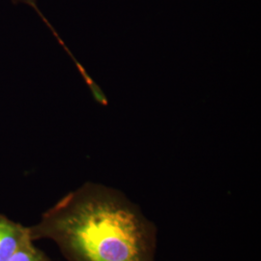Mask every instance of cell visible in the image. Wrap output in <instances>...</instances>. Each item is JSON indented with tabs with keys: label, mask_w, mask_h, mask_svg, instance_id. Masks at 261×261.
I'll use <instances>...</instances> for the list:
<instances>
[{
	"label": "cell",
	"mask_w": 261,
	"mask_h": 261,
	"mask_svg": "<svg viewBox=\"0 0 261 261\" xmlns=\"http://www.w3.org/2000/svg\"><path fill=\"white\" fill-rule=\"evenodd\" d=\"M31 238L28 226L0 213V261L9 260Z\"/></svg>",
	"instance_id": "7a4b0ae2"
},
{
	"label": "cell",
	"mask_w": 261,
	"mask_h": 261,
	"mask_svg": "<svg viewBox=\"0 0 261 261\" xmlns=\"http://www.w3.org/2000/svg\"><path fill=\"white\" fill-rule=\"evenodd\" d=\"M29 228L33 242L56 243L68 261H155L157 230L122 192L87 182Z\"/></svg>",
	"instance_id": "6da1fadb"
},
{
	"label": "cell",
	"mask_w": 261,
	"mask_h": 261,
	"mask_svg": "<svg viewBox=\"0 0 261 261\" xmlns=\"http://www.w3.org/2000/svg\"><path fill=\"white\" fill-rule=\"evenodd\" d=\"M15 2H24L28 3L29 5H33L34 6V0H14Z\"/></svg>",
	"instance_id": "277c9868"
},
{
	"label": "cell",
	"mask_w": 261,
	"mask_h": 261,
	"mask_svg": "<svg viewBox=\"0 0 261 261\" xmlns=\"http://www.w3.org/2000/svg\"><path fill=\"white\" fill-rule=\"evenodd\" d=\"M8 261H49L48 257L29 240Z\"/></svg>",
	"instance_id": "3957f363"
}]
</instances>
